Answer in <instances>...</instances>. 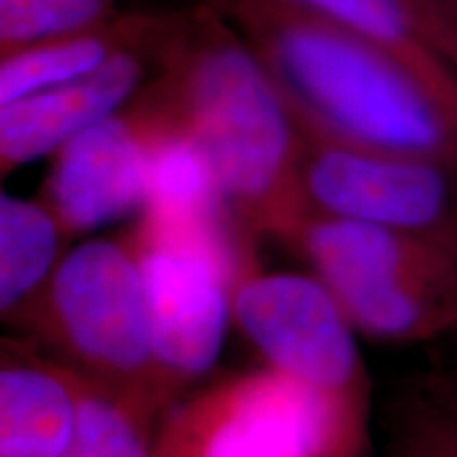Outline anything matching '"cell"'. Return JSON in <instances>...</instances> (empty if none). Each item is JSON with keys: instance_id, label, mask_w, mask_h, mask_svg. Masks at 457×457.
Instances as JSON below:
<instances>
[{"instance_id": "6da1fadb", "label": "cell", "mask_w": 457, "mask_h": 457, "mask_svg": "<svg viewBox=\"0 0 457 457\" xmlns=\"http://www.w3.org/2000/svg\"><path fill=\"white\" fill-rule=\"evenodd\" d=\"M148 85L202 146L239 225L293 248L312 216L301 185L303 136L236 28L204 0L174 13Z\"/></svg>"}, {"instance_id": "7a4b0ae2", "label": "cell", "mask_w": 457, "mask_h": 457, "mask_svg": "<svg viewBox=\"0 0 457 457\" xmlns=\"http://www.w3.org/2000/svg\"><path fill=\"white\" fill-rule=\"evenodd\" d=\"M239 32L295 114L318 128L457 165L447 114L396 60L299 0H204Z\"/></svg>"}, {"instance_id": "3957f363", "label": "cell", "mask_w": 457, "mask_h": 457, "mask_svg": "<svg viewBox=\"0 0 457 457\" xmlns=\"http://www.w3.org/2000/svg\"><path fill=\"white\" fill-rule=\"evenodd\" d=\"M11 324L117 394L146 426L176 403L157 358L145 278L128 233L68 250L43 293Z\"/></svg>"}, {"instance_id": "277c9868", "label": "cell", "mask_w": 457, "mask_h": 457, "mask_svg": "<svg viewBox=\"0 0 457 457\" xmlns=\"http://www.w3.org/2000/svg\"><path fill=\"white\" fill-rule=\"evenodd\" d=\"M233 322L313 411V457H373V390L356 330L320 279L254 267L233 295Z\"/></svg>"}, {"instance_id": "5b68a950", "label": "cell", "mask_w": 457, "mask_h": 457, "mask_svg": "<svg viewBox=\"0 0 457 457\" xmlns=\"http://www.w3.org/2000/svg\"><path fill=\"white\" fill-rule=\"evenodd\" d=\"M293 248L356 333L386 343L457 333L453 237L312 214Z\"/></svg>"}, {"instance_id": "8992f818", "label": "cell", "mask_w": 457, "mask_h": 457, "mask_svg": "<svg viewBox=\"0 0 457 457\" xmlns=\"http://www.w3.org/2000/svg\"><path fill=\"white\" fill-rule=\"evenodd\" d=\"M295 114V112H293ZM312 214L453 237L457 165L333 134L295 114Z\"/></svg>"}, {"instance_id": "52a82bcc", "label": "cell", "mask_w": 457, "mask_h": 457, "mask_svg": "<svg viewBox=\"0 0 457 457\" xmlns=\"http://www.w3.org/2000/svg\"><path fill=\"white\" fill-rule=\"evenodd\" d=\"M128 236L145 278L159 364L180 392L214 367L233 322V295L256 265L250 250L136 222Z\"/></svg>"}, {"instance_id": "ba28073f", "label": "cell", "mask_w": 457, "mask_h": 457, "mask_svg": "<svg viewBox=\"0 0 457 457\" xmlns=\"http://www.w3.org/2000/svg\"><path fill=\"white\" fill-rule=\"evenodd\" d=\"M313 436L305 392L265 364L171 403L153 449L155 457H313Z\"/></svg>"}, {"instance_id": "9c48e42d", "label": "cell", "mask_w": 457, "mask_h": 457, "mask_svg": "<svg viewBox=\"0 0 457 457\" xmlns=\"http://www.w3.org/2000/svg\"><path fill=\"white\" fill-rule=\"evenodd\" d=\"M148 83L129 104L55 151L41 199L77 237L142 208L153 155L176 128Z\"/></svg>"}, {"instance_id": "30bf717a", "label": "cell", "mask_w": 457, "mask_h": 457, "mask_svg": "<svg viewBox=\"0 0 457 457\" xmlns=\"http://www.w3.org/2000/svg\"><path fill=\"white\" fill-rule=\"evenodd\" d=\"M159 45L129 51L89 77L0 106L3 179L21 165L54 155L74 136L129 104L157 71Z\"/></svg>"}, {"instance_id": "8fae6325", "label": "cell", "mask_w": 457, "mask_h": 457, "mask_svg": "<svg viewBox=\"0 0 457 457\" xmlns=\"http://www.w3.org/2000/svg\"><path fill=\"white\" fill-rule=\"evenodd\" d=\"M174 20L162 11H119L102 24L0 55V106L89 77L123 54L157 47Z\"/></svg>"}, {"instance_id": "7c38bea8", "label": "cell", "mask_w": 457, "mask_h": 457, "mask_svg": "<svg viewBox=\"0 0 457 457\" xmlns=\"http://www.w3.org/2000/svg\"><path fill=\"white\" fill-rule=\"evenodd\" d=\"M77 426V392L62 360L4 343L0 457H64Z\"/></svg>"}, {"instance_id": "4fadbf2b", "label": "cell", "mask_w": 457, "mask_h": 457, "mask_svg": "<svg viewBox=\"0 0 457 457\" xmlns=\"http://www.w3.org/2000/svg\"><path fill=\"white\" fill-rule=\"evenodd\" d=\"M396 60L432 96L457 134V72L438 54L417 0H299Z\"/></svg>"}, {"instance_id": "5bb4252c", "label": "cell", "mask_w": 457, "mask_h": 457, "mask_svg": "<svg viewBox=\"0 0 457 457\" xmlns=\"http://www.w3.org/2000/svg\"><path fill=\"white\" fill-rule=\"evenodd\" d=\"M68 231L54 210L38 199L3 193L0 197V312L13 320L49 284L64 259Z\"/></svg>"}, {"instance_id": "9a60e30c", "label": "cell", "mask_w": 457, "mask_h": 457, "mask_svg": "<svg viewBox=\"0 0 457 457\" xmlns=\"http://www.w3.org/2000/svg\"><path fill=\"white\" fill-rule=\"evenodd\" d=\"M386 457H457V373L424 375L396 394Z\"/></svg>"}, {"instance_id": "2e32d148", "label": "cell", "mask_w": 457, "mask_h": 457, "mask_svg": "<svg viewBox=\"0 0 457 457\" xmlns=\"http://www.w3.org/2000/svg\"><path fill=\"white\" fill-rule=\"evenodd\" d=\"M68 373L77 392V426L64 457H155L151 426L98 381L72 367Z\"/></svg>"}, {"instance_id": "e0dca14e", "label": "cell", "mask_w": 457, "mask_h": 457, "mask_svg": "<svg viewBox=\"0 0 457 457\" xmlns=\"http://www.w3.org/2000/svg\"><path fill=\"white\" fill-rule=\"evenodd\" d=\"M119 0H0V55L102 24Z\"/></svg>"}, {"instance_id": "ac0fdd59", "label": "cell", "mask_w": 457, "mask_h": 457, "mask_svg": "<svg viewBox=\"0 0 457 457\" xmlns=\"http://www.w3.org/2000/svg\"><path fill=\"white\" fill-rule=\"evenodd\" d=\"M438 54L457 72V0H417Z\"/></svg>"}, {"instance_id": "d6986e66", "label": "cell", "mask_w": 457, "mask_h": 457, "mask_svg": "<svg viewBox=\"0 0 457 457\" xmlns=\"http://www.w3.org/2000/svg\"><path fill=\"white\" fill-rule=\"evenodd\" d=\"M453 248H455V256H457V227H455V233H453Z\"/></svg>"}]
</instances>
